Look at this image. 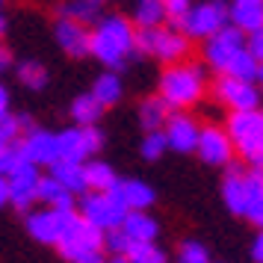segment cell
I'll return each instance as SVG.
<instances>
[{"mask_svg":"<svg viewBox=\"0 0 263 263\" xmlns=\"http://www.w3.org/2000/svg\"><path fill=\"white\" fill-rule=\"evenodd\" d=\"M207 65L219 71V77H237V80H257V60L246 50V36L237 27L228 24L213 39L204 42Z\"/></svg>","mask_w":263,"mask_h":263,"instance_id":"6da1fadb","label":"cell"},{"mask_svg":"<svg viewBox=\"0 0 263 263\" xmlns=\"http://www.w3.org/2000/svg\"><path fill=\"white\" fill-rule=\"evenodd\" d=\"M136 53V27L124 15H104L92 30V57L109 71L121 68Z\"/></svg>","mask_w":263,"mask_h":263,"instance_id":"7a4b0ae2","label":"cell"},{"mask_svg":"<svg viewBox=\"0 0 263 263\" xmlns=\"http://www.w3.org/2000/svg\"><path fill=\"white\" fill-rule=\"evenodd\" d=\"M207 89V77H204V68L195 65V62H175V65H166V71L160 74V89L157 95L166 101L168 109H178L183 112L186 107L198 104Z\"/></svg>","mask_w":263,"mask_h":263,"instance_id":"3957f363","label":"cell"},{"mask_svg":"<svg viewBox=\"0 0 263 263\" xmlns=\"http://www.w3.org/2000/svg\"><path fill=\"white\" fill-rule=\"evenodd\" d=\"M225 130L234 142V151L251 168H263V109L231 112Z\"/></svg>","mask_w":263,"mask_h":263,"instance_id":"277c9868","label":"cell"},{"mask_svg":"<svg viewBox=\"0 0 263 263\" xmlns=\"http://www.w3.org/2000/svg\"><path fill=\"white\" fill-rule=\"evenodd\" d=\"M136 53L160 60L166 65L183 62L190 53V39L175 27H154V30H136Z\"/></svg>","mask_w":263,"mask_h":263,"instance_id":"5b68a950","label":"cell"},{"mask_svg":"<svg viewBox=\"0 0 263 263\" xmlns=\"http://www.w3.org/2000/svg\"><path fill=\"white\" fill-rule=\"evenodd\" d=\"M231 24V15H228V3L225 0H204L195 3L186 18L180 21L175 30H180L186 39H213L219 30H225Z\"/></svg>","mask_w":263,"mask_h":263,"instance_id":"8992f818","label":"cell"},{"mask_svg":"<svg viewBox=\"0 0 263 263\" xmlns=\"http://www.w3.org/2000/svg\"><path fill=\"white\" fill-rule=\"evenodd\" d=\"M124 216H127V210L121 207V201L112 192H86L80 198V219H86L101 234L121 228Z\"/></svg>","mask_w":263,"mask_h":263,"instance_id":"52a82bcc","label":"cell"},{"mask_svg":"<svg viewBox=\"0 0 263 263\" xmlns=\"http://www.w3.org/2000/svg\"><path fill=\"white\" fill-rule=\"evenodd\" d=\"M104 145V133L98 127H65L57 133V157L65 163H89L92 157L101 151Z\"/></svg>","mask_w":263,"mask_h":263,"instance_id":"ba28073f","label":"cell"},{"mask_svg":"<svg viewBox=\"0 0 263 263\" xmlns=\"http://www.w3.org/2000/svg\"><path fill=\"white\" fill-rule=\"evenodd\" d=\"M101 249H104V234L98 228H92L86 219H80V216H74L65 237L57 242V251L71 263H77L80 257H89V254H98Z\"/></svg>","mask_w":263,"mask_h":263,"instance_id":"9c48e42d","label":"cell"},{"mask_svg":"<svg viewBox=\"0 0 263 263\" xmlns=\"http://www.w3.org/2000/svg\"><path fill=\"white\" fill-rule=\"evenodd\" d=\"M74 210H53V207H45V210H33V213H27V231H30V237L39 239V242H45V246H57L62 237H65V231L68 225L74 222Z\"/></svg>","mask_w":263,"mask_h":263,"instance_id":"30bf717a","label":"cell"},{"mask_svg":"<svg viewBox=\"0 0 263 263\" xmlns=\"http://www.w3.org/2000/svg\"><path fill=\"white\" fill-rule=\"evenodd\" d=\"M213 95L219 104H225L228 112H246V109H260V89L251 80L237 77H219L213 86Z\"/></svg>","mask_w":263,"mask_h":263,"instance_id":"8fae6325","label":"cell"},{"mask_svg":"<svg viewBox=\"0 0 263 263\" xmlns=\"http://www.w3.org/2000/svg\"><path fill=\"white\" fill-rule=\"evenodd\" d=\"M3 178H6V183H9V204H15L18 210H30V204L36 201L39 180H42L39 166L21 160V163H15Z\"/></svg>","mask_w":263,"mask_h":263,"instance_id":"7c38bea8","label":"cell"},{"mask_svg":"<svg viewBox=\"0 0 263 263\" xmlns=\"http://www.w3.org/2000/svg\"><path fill=\"white\" fill-rule=\"evenodd\" d=\"M195 154L201 157L207 166H231L234 160V142L228 136L225 127H216V124H207L198 133V145H195Z\"/></svg>","mask_w":263,"mask_h":263,"instance_id":"4fadbf2b","label":"cell"},{"mask_svg":"<svg viewBox=\"0 0 263 263\" xmlns=\"http://www.w3.org/2000/svg\"><path fill=\"white\" fill-rule=\"evenodd\" d=\"M18 151L24 154L27 163L33 166H53L57 157V133L45 130V127H30V130L18 139Z\"/></svg>","mask_w":263,"mask_h":263,"instance_id":"5bb4252c","label":"cell"},{"mask_svg":"<svg viewBox=\"0 0 263 263\" xmlns=\"http://www.w3.org/2000/svg\"><path fill=\"white\" fill-rule=\"evenodd\" d=\"M166 145L172 151H178V154H192L195 151V145H198V133H201V124L186 116V112H172L166 121Z\"/></svg>","mask_w":263,"mask_h":263,"instance_id":"9a60e30c","label":"cell"},{"mask_svg":"<svg viewBox=\"0 0 263 263\" xmlns=\"http://www.w3.org/2000/svg\"><path fill=\"white\" fill-rule=\"evenodd\" d=\"M57 45H60L68 57L80 60V57H89L92 53V30L86 24H77V21H68V18H60L57 27Z\"/></svg>","mask_w":263,"mask_h":263,"instance_id":"2e32d148","label":"cell"},{"mask_svg":"<svg viewBox=\"0 0 263 263\" xmlns=\"http://www.w3.org/2000/svg\"><path fill=\"white\" fill-rule=\"evenodd\" d=\"M112 195L121 201V207L127 210V213H145L151 204L157 201V192L151 183H145L139 178H130V180H119L116 183V190Z\"/></svg>","mask_w":263,"mask_h":263,"instance_id":"e0dca14e","label":"cell"},{"mask_svg":"<svg viewBox=\"0 0 263 263\" xmlns=\"http://www.w3.org/2000/svg\"><path fill=\"white\" fill-rule=\"evenodd\" d=\"M228 15H231V27H237L242 36H249L263 27V0H231Z\"/></svg>","mask_w":263,"mask_h":263,"instance_id":"ac0fdd59","label":"cell"},{"mask_svg":"<svg viewBox=\"0 0 263 263\" xmlns=\"http://www.w3.org/2000/svg\"><path fill=\"white\" fill-rule=\"evenodd\" d=\"M246 219L251 225L263 228V168L246 172Z\"/></svg>","mask_w":263,"mask_h":263,"instance_id":"d6986e66","label":"cell"},{"mask_svg":"<svg viewBox=\"0 0 263 263\" xmlns=\"http://www.w3.org/2000/svg\"><path fill=\"white\" fill-rule=\"evenodd\" d=\"M222 198H225V207L231 213L237 216L246 213V172L237 168L234 163H231L225 180H222Z\"/></svg>","mask_w":263,"mask_h":263,"instance_id":"ffe728a7","label":"cell"},{"mask_svg":"<svg viewBox=\"0 0 263 263\" xmlns=\"http://www.w3.org/2000/svg\"><path fill=\"white\" fill-rule=\"evenodd\" d=\"M121 231L130 242H157V234H160V225L157 219L148 210L145 213H127L124 222H121Z\"/></svg>","mask_w":263,"mask_h":263,"instance_id":"44dd1931","label":"cell"},{"mask_svg":"<svg viewBox=\"0 0 263 263\" xmlns=\"http://www.w3.org/2000/svg\"><path fill=\"white\" fill-rule=\"evenodd\" d=\"M36 201L48 204L53 210H74V195L57 178H50V175H42V180H39Z\"/></svg>","mask_w":263,"mask_h":263,"instance_id":"7402d4cb","label":"cell"},{"mask_svg":"<svg viewBox=\"0 0 263 263\" xmlns=\"http://www.w3.org/2000/svg\"><path fill=\"white\" fill-rule=\"evenodd\" d=\"M83 175H86V190L89 192H112L116 183H119V175L104 160H89V163H83Z\"/></svg>","mask_w":263,"mask_h":263,"instance_id":"603a6c76","label":"cell"},{"mask_svg":"<svg viewBox=\"0 0 263 263\" xmlns=\"http://www.w3.org/2000/svg\"><path fill=\"white\" fill-rule=\"evenodd\" d=\"M168 116H172V109L166 107V101H163L160 95L145 98L142 104H139V124L145 127V133L163 130L166 121H168Z\"/></svg>","mask_w":263,"mask_h":263,"instance_id":"cb8c5ba5","label":"cell"},{"mask_svg":"<svg viewBox=\"0 0 263 263\" xmlns=\"http://www.w3.org/2000/svg\"><path fill=\"white\" fill-rule=\"evenodd\" d=\"M163 21H166L163 0H136L130 15V24L136 30H154V27H163Z\"/></svg>","mask_w":263,"mask_h":263,"instance_id":"d4e9b609","label":"cell"},{"mask_svg":"<svg viewBox=\"0 0 263 263\" xmlns=\"http://www.w3.org/2000/svg\"><path fill=\"white\" fill-rule=\"evenodd\" d=\"M68 116H71V121L77 124V127H95L98 121H101V116H104V107H101L95 98L86 92V95H77L71 101Z\"/></svg>","mask_w":263,"mask_h":263,"instance_id":"484cf974","label":"cell"},{"mask_svg":"<svg viewBox=\"0 0 263 263\" xmlns=\"http://www.w3.org/2000/svg\"><path fill=\"white\" fill-rule=\"evenodd\" d=\"M50 178H57L65 190L71 192V195H83V192H89L86 190V175H83V166H80V163L57 160V163L50 166Z\"/></svg>","mask_w":263,"mask_h":263,"instance_id":"4316f807","label":"cell"},{"mask_svg":"<svg viewBox=\"0 0 263 263\" xmlns=\"http://www.w3.org/2000/svg\"><path fill=\"white\" fill-rule=\"evenodd\" d=\"M89 95L107 109V107H112V104H119V101H121L124 86H121V80H119V74H116V71H104L95 80V86H92V92H89Z\"/></svg>","mask_w":263,"mask_h":263,"instance_id":"83f0119b","label":"cell"},{"mask_svg":"<svg viewBox=\"0 0 263 263\" xmlns=\"http://www.w3.org/2000/svg\"><path fill=\"white\" fill-rule=\"evenodd\" d=\"M60 18L89 27L92 21H101V3L98 0H68V3L60 6Z\"/></svg>","mask_w":263,"mask_h":263,"instance_id":"f1b7e54d","label":"cell"},{"mask_svg":"<svg viewBox=\"0 0 263 263\" xmlns=\"http://www.w3.org/2000/svg\"><path fill=\"white\" fill-rule=\"evenodd\" d=\"M124 260L127 263H168V257L157 242H130L127 251H124Z\"/></svg>","mask_w":263,"mask_h":263,"instance_id":"f546056e","label":"cell"},{"mask_svg":"<svg viewBox=\"0 0 263 263\" xmlns=\"http://www.w3.org/2000/svg\"><path fill=\"white\" fill-rule=\"evenodd\" d=\"M18 80L27 89H45L48 86V68L36 60H24V62H18Z\"/></svg>","mask_w":263,"mask_h":263,"instance_id":"4dcf8cb0","label":"cell"},{"mask_svg":"<svg viewBox=\"0 0 263 263\" xmlns=\"http://www.w3.org/2000/svg\"><path fill=\"white\" fill-rule=\"evenodd\" d=\"M178 263H210V251L198 239H186L178 249Z\"/></svg>","mask_w":263,"mask_h":263,"instance_id":"1f68e13d","label":"cell"},{"mask_svg":"<svg viewBox=\"0 0 263 263\" xmlns=\"http://www.w3.org/2000/svg\"><path fill=\"white\" fill-rule=\"evenodd\" d=\"M166 148H168V145H166V133H163V130L145 133V139H142V157H145V160H160Z\"/></svg>","mask_w":263,"mask_h":263,"instance_id":"d6a6232c","label":"cell"},{"mask_svg":"<svg viewBox=\"0 0 263 263\" xmlns=\"http://www.w3.org/2000/svg\"><path fill=\"white\" fill-rule=\"evenodd\" d=\"M127 246H130V239L124 237V231H121V228H116V231H107V234H104V249H107L112 257H124Z\"/></svg>","mask_w":263,"mask_h":263,"instance_id":"836d02e7","label":"cell"},{"mask_svg":"<svg viewBox=\"0 0 263 263\" xmlns=\"http://www.w3.org/2000/svg\"><path fill=\"white\" fill-rule=\"evenodd\" d=\"M163 6H166V18L178 27L186 18V12L192 9V0H163Z\"/></svg>","mask_w":263,"mask_h":263,"instance_id":"e575fe53","label":"cell"},{"mask_svg":"<svg viewBox=\"0 0 263 263\" xmlns=\"http://www.w3.org/2000/svg\"><path fill=\"white\" fill-rule=\"evenodd\" d=\"M24 154L18 151V145H9V142H0V175H6L15 163H21Z\"/></svg>","mask_w":263,"mask_h":263,"instance_id":"d590c367","label":"cell"},{"mask_svg":"<svg viewBox=\"0 0 263 263\" xmlns=\"http://www.w3.org/2000/svg\"><path fill=\"white\" fill-rule=\"evenodd\" d=\"M246 50H249V53H251L257 62H263V27L246 36Z\"/></svg>","mask_w":263,"mask_h":263,"instance_id":"8d00e7d4","label":"cell"},{"mask_svg":"<svg viewBox=\"0 0 263 263\" xmlns=\"http://www.w3.org/2000/svg\"><path fill=\"white\" fill-rule=\"evenodd\" d=\"M12 116V98H9V89L0 83V121H6Z\"/></svg>","mask_w":263,"mask_h":263,"instance_id":"74e56055","label":"cell"},{"mask_svg":"<svg viewBox=\"0 0 263 263\" xmlns=\"http://www.w3.org/2000/svg\"><path fill=\"white\" fill-rule=\"evenodd\" d=\"M251 257L257 263H263V228L257 231V237H254V242H251Z\"/></svg>","mask_w":263,"mask_h":263,"instance_id":"f35d334b","label":"cell"},{"mask_svg":"<svg viewBox=\"0 0 263 263\" xmlns=\"http://www.w3.org/2000/svg\"><path fill=\"white\" fill-rule=\"evenodd\" d=\"M9 65H12V53H9V50H6L3 45H0V74L6 71Z\"/></svg>","mask_w":263,"mask_h":263,"instance_id":"ab89813d","label":"cell"},{"mask_svg":"<svg viewBox=\"0 0 263 263\" xmlns=\"http://www.w3.org/2000/svg\"><path fill=\"white\" fill-rule=\"evenodd\" d=\"M6 204H9V183L0 175V207H6Z\"/></svg>","mask_w":263,"mask_h":263,"instance_id":"60d3db41","label":"cell"},{"mask_svg":"<svg viewBox=\"0 0 263 263\" xmlns=\"http://www.w3.org/2000/svg\"><path fill=\"white\" fill-rule=\"evenodd\" d=\"M77 263H107V260H104V254L98 251V254H89V257H80Z\"/></svg>","mask_w":263,"mask_h":263,"instance_id":"b9f144b4","label":"cell"},{"mask_svg":"<svg viewBox=\"0 0 263 263\" xmlns=\"http://www.w3.org/2000/svg\"><path fill=\"white\" fill-rule=\"evenodd\" d=\"M257 80L263 83V62H257Z\"/></svg>","mask_w":263,"mask_h":263,"instance_id":"7bdbcfd3","label":"cell"},{"mask_svg":"<svg viewBox=\"0 0 263 263\" xmlns=\"http://www.w3.org/2000/svg\"><path fill=\"white\" fill-rule=\"evenodd\" d=\"M3 30H6V21H3V15H0V36H3Z\"/></svg>","mask_w":263,"mask_h":263,"instance_id":"ee69618b","label":"cell"},{"mask_svg":"<svg viewBox=\"0 0 263 263\" xmlns=\"http://www.w3.org/2000/svg\"><path fill=\"white\" fill-rule=\"evenodd\" d=\"M107 263H127L124 257H112V260H107Z\"/></svg>","mask_w":263,"mask_h":263,"instance_id":"f6af8a7d","label":"cell"},{"mask_svg":"<svg viewBox=\"0 0 263 263\" xmlns=\"http://www.w3.org/2000/svg\"><path fill=\"white\" fill-rule=\"evenodd\" d=\"M0 3H3V0H0Z\"/></svg>","mask_w":263,"mask_h":263,"instance_id":"bcb514c9","label":"cell"},{"mask_svg":"<svg viewBox=\"0 0 263 263\" xmlns=\"http://www.w3.org/2000/svg\"><path fill=\"white\" fill-rule=\"evenodd\" d=\"M98 3H101V0H98Z\"/></svg>","mask_w":263,"mask_h":263,"instance_id":"7dc6e473","label":"cell"}]
</instances>
